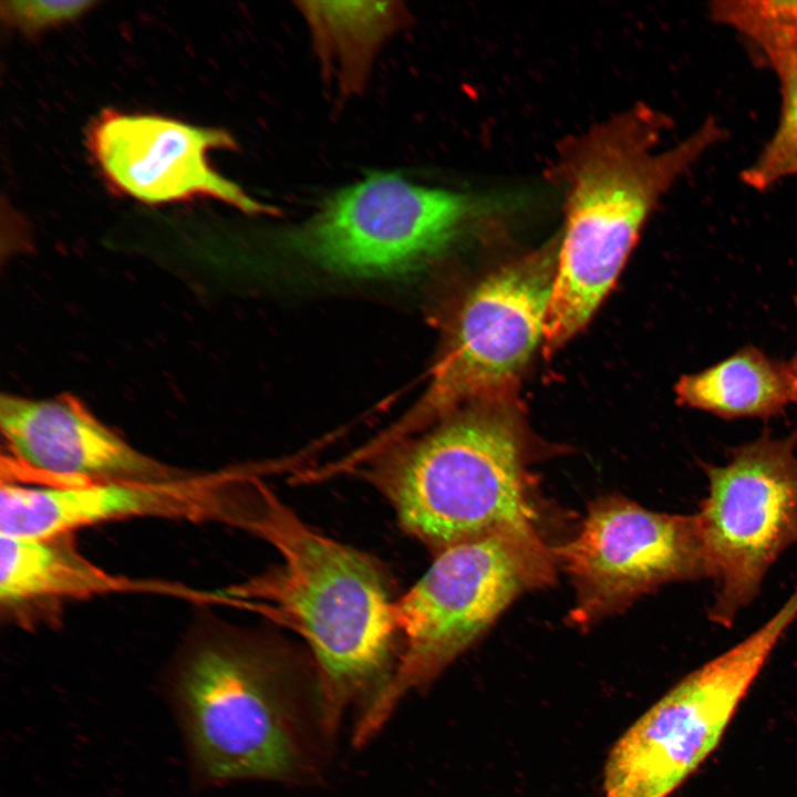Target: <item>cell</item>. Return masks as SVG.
<instances>
[{
    "mask_svg": "<svg viewBox=\"0 0 797 797\" xmlns=\"http://www.w3.org/2000/svg\"><path fill=\"white\" fill-rule=\"evenodd\" d=\"M241 524L267 540L280 565L244 588L266 601L310 646L328 723L337 733L348 708L359 717L379 700L395 670V601L362 552L301 521L263 485Z\"/></svg>",
    "mask_w": 797,
    "mask_h": 797,
    "instance_id": "obj_1",
    "label": "cell"
},
{
    "mask_svg": "<svg viewBox=\"0 0 797 797\" xmlns=\"http://www.w3.org/2000/svg\"><path fill=\"white\" fill-rule=\"evenodd\" d=\"M291 664L276 652L220 643L184 660L168 702L196 784L319 776L334 733L318 679Z\"/></svg>",
    "mask_w": 797,
    "mask_h": 797,
    "instance_id": "obj_2",
    "label": "cell"
},
{
    "mask_svg": "<svg viewBox=\"0 0 797 797\" xmlns=\"http://www.w3.org/2000/svg\"><path fill=\"white\" fill-rule=\"evenodd\" d=\"M663 124L644 108L597 127L565 168L566 222L545 320L556 351L591 318L662 195L723 136L707 117L677 144L653 147Z\"/></svg>",
    "mask_w": 797,
    "mask_h": 797,
    "instance_id": "obj_3",
    "label": "cell"
},
{
    "mask_svg": "<svg viewBox=\"0 0 797 797\" xmlns=\"http://www.w3.org/2000/svg\"><path fill=\"white\" fill-rule=\"evenodd\" d=\"M497 400L401 446L371 474L403 528L437 552L535 527L522 435Z\"/></svg>",
    "mask_w": 797,
    "mask_h": 797,
    "instance_id": "obj_4",
    "label": "cell"
},
{
    "mask_svg": "<svg viewBox=\"0 0 797 797\" xmlns=\"http://www.w3.org/2000/svg\"><path fill=\"white\" fill-rule=\"evenodd\" d=\"M558 563L535 527L509 528L438 552L395 601L402 648L389 685L360 720L370 739L404 695L434 681L521 593L550 584Z\"/></svg>",
    "mask_w": 797,
    "mask_h": 797,
    "instance_id": "obj_5",
    "label": "cell"
},
{
    "mask_svg": "<svg viewBox=\"0 0 797 797\" xmlns=\"http://www.w3.org/2000/svg\"><path fill=\"white\" fill-rule=\"evenodd\" d=\"M797 618V587L760 628L685 675L615 743L605 797H669L718 745L741 702Z\"/></svg>",
    "mask_w": 797,
    "mask_h": 797,
    "instance_id": "obj_6",
    "label": "cell"
},
{
    "mask_svg": "<svg viewBox=\"0 0 797 797\" xmlns=\"http://www.w3.org/2000/svg\"><path fill=\"white\" fill-rule=\"evenodd\" d=\"M700 466L707 493L695 516L713 582L708 619L731 628L774 562L797 545V431L764 433L733 448L726 464Z\"/></svg>",
    "mask_w": 797,
    "mask_h": 797,
    "instance_id": "obj_7",
    "label": "cell"
},
{
    "mask_svg": "<svg viewBox=\"0 0 797 797\" xmlns=\"http://www.w3.org/2000/svg\"><path fill=\"white\" fill-rule=\"evenodd\" d=\"M552 253L505 266L466 297L424 396L393 432L398 437L472 402L498 398L545 337L556 271Z\"/></svg>",
    "mask_w": 797,
    "mask_h": 797,
    "instance_id": "obj_8",
    "label": "cell"
},
{
    "mask_svg": "<svg viewBox=\"0 0 797 797\" xmlns=\"http://www.w3.org/2000/svg\"><path fill=\"white\" fill-rule=\"evenodd\" d=\"M555 553L575 588L568 619L581 629L664 584L707 579L695 514L658 513L622 496L590 505L580 530Z\"/></svg>",
    "mask_w": 797,
    "mask_h": 797,
    "instance_id": "obj_9",
    "label": "cell"
},
{
    "mask_svg": "<svg viewBox=\"0 0 797 797\" xmlns=\"http://www.w3.org/2000/svg\"><path fill=\"white\" fill-rule=\"evenodd\" d=\"M468 196L377 174L330 198L297 237L300 249L327 268L375 277L407 271L460 229Z\"/></svg>",
    "mask_w": 797,
    "mask_h": 797,
    "instance_id": "obj_10",
    "label": "cell"
},
{
    "mask_svg": "<svg viewBox=\"0 0 797 797\" xmlns=\"http://www.w3.org/2000/svg\"><path fill=\"white\" fill-rule=\"evenodd\" d=\"M86 144L108 186L142 203L208 197L245 213H268L209 165L210 151L235 147L220 128L105 108L89 125Z\"/></svg>",
    "mask_w": 797,
    "mask_h": 797,
    "instance_id": "obj_11",
    "label": "cell"
},
{
    "mask_svg": "<svg viewBox=\"0 0 797 797\" xmlns=\"http://www.w3.org/2000/svg\"><path fill=\"white\" fill-rule=\"evenodd\" d=\"M0 425L17 464L58 477L61 485L180 477L134 448L70 394L50 400L3 394Z\"/></svg>",
    "mask_w": 797,
    "mask_h": 797,
    "instance_id": "obj_12",
    "label": "cell"
},
{
    "mask_svg": "<svg viewBox=\"0 0 797 797\" xmlns=\"http://www.w3.org/2000/svg\"><path fill=\"white\" fill-rule=\"evenodd\" d=\"M215 479L120 480L31 487L2 484L1 535L55 538L130 517L200 518L226 515Z\"/></svg>",
    "mask_w": 797,
    "mask_h": 797,
    "instance_id": "obj_13",
    "label": "cell"
},
{
    "mask_svg": "<svg viewBox=\"0 0 797 797\" xmlns=\"http://www.w3.org/2000/svg\"><path fill=\"white\" fill-rule=\"evenodd\" d=\"M794 384L788 363L749 345L701 372L681 376L675 395L681 405L727 420L769 417L791 402Z\"/></svg>",
    "mask_w": 797,
    "mask_h": 797,
    "instance_id": "obj_14",
    "label": "cell"
},
{
    "mask_svg": "<svg viewBox=\"0 0 797 797\" xmlns=\"http://www.w3.org/2000/svg\"><path fill=\"white\" fill-rule=\"evenodd\" d=\"M123 582L54 538L0 536V600L13 607L118 590Z\"/></svg>",
    "mask_w": 797,
    "mask_h": 797,
    "instance_id": "obj_15",
    "label": "cell"
},
{
    "mask_svg": "<svg viewBox=\"0 0 797 797\" xmlns=\"http://www.w3.org/2000/svg\"><path fill=\"white\" fill-rule=\"evenodd\" d=\"M303 10L318 44L340 61L343 77L356 82L372 52L396 25L398 10L390 2H307Z\"/></svg>",
    "mask_w": 797,
    "mask_h": 797,
    "instance_id": "obj_16",
    "label": "cell"
},
{
    "mask_svg": "<svg viewBox=\"0 0 797 797\" xmlns=\"http://www.w3.org/2000/svg\"><path fill=\"white\" fill-rule=\"evenodd\" d=\"M710 12L754 43L777 77L797 64V1L723 0Z\"/></svg>",
    "mask_w": 797,
    "mask_h": 797,
    "instance_id": "obj_17",
    "label": "cell"
},
{
    "mask_svg": "<svg viewBox=\"0 0 797 797\" xmlns=\"http://www.w3.org/2000/svg\"><path fill=\"white\" fill-rule=\"evenodd\" d=\"M778 80L782 107L777 126L760 154L742 174L743 182L758 190L797 175V64Z\"/></svg>",
    "mask_w": 797,
    "mask_h": 797,
    "instance_id": "obj_18",
    "label": "cell"
},
{
    "mask_svg": "<svg viewBox=\"0 0 797 797\" xmlns=\"http://www.w3.org/2000/svg\"><path fill=\"white\" fill-rule=\"evenodd\" d=\"M94 6L91 0H11L0 2V14L8 27L35 38L76 21Z\"/></svg>",
    "mask_w": 797,
    "mask_h": 797,
    "instance_id": "obj_19",
    "label": "cell"
},
{
    "mask_svg": "<svg viewBox=\"0 0 797 797\" xmlns=\"http://www.w3.org/2000/svg\"><path fill=\"white\" fill-rule=\"evenodd\" d=\"M795 303H796V307H797V297H796V299H795ZM788 364H789V366H790L794 375L797 377V352L795 353V355H794V358L791 359V361L788 362Z\"/></svg>",
    "mask_w": 797,
    "mask_h": 797,
    "instance_id": "obj_20",
    "label": "cell"
},
{
    "mask_svg": "<svg viewBox=\"0 0 797 797\" xmlns=\"http://www.w3.org/2000/svg\"><path fill=\"white\" fill-rule=\"evenodd\" d=\"M791 402L797 403V377L795 376V384H794V391H793V400Z\"/></svg>",
    "mask_w": 797,
    "mask_h": 797,
    "instance_id": "obj_21",
    "label": "cell"
}]
</instances>
